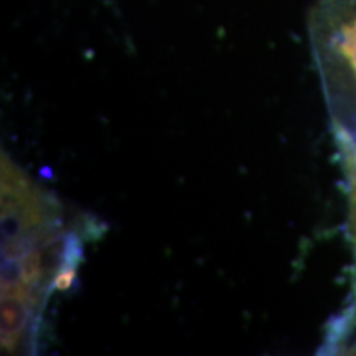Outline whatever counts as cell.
Listing matches in <instances>:
<instances>
[{
	"instance_id": "6da1fadb",
	"label": "cell",
	"mask_w": 356,
	"mask_h": 356,
	"mask_svg": "<svg viewBox=\"0 0 356 356\" xmlns=\"http://www.w3.org/2000/svg\"><path fill=\"white\" fill-rule=\"evenodd\" d=\"M309 38L338 149L356 154V0H317Z\"/></svg>"
},
{
	"instance_id": "7a4b0ae2",
	"label": "cell",
	"mask_w": 356,
	"mask_h": 356,
	"mask_svg": "<svg viewBox=\"0 0 356 356\" xmlns=\"http://www.w3.org/2000/svg\"><path fill=\"white\" fill-rule=\"evenodd\" d=\"M348 234H350L351 251H353V257H355V266H353V299H351V305L346 309V312H348L351 318V325H356V204H350Z\"/></svg>"
}]
</instances>
